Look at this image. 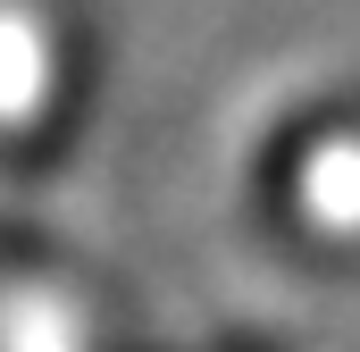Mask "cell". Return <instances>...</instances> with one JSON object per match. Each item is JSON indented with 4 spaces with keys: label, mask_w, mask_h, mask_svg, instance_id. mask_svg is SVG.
Returning <instances> with one entry per match:
<instances>
[{
    "label": "cell",
    "mask_w": 360,
    "mask_h": 352,
    "mask_svg": "<svg viewBox=\"0 0 360 352\" xmlns=\"http://www.w3.org/2000/svg\"><path fill=\"white\" fill-rule=\"evenodd\" d=\"M51 260H59V235L17 218V210H0V268H51Z\"/></svg>",
    "instance_id": "6da1fadb"
}]
</instances>
